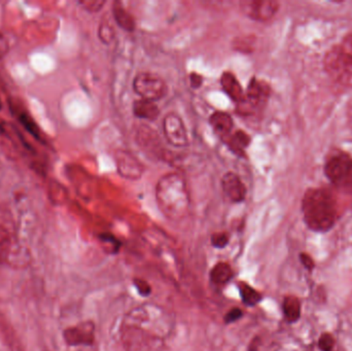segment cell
I'll return each mask as SVG.
<instances>
[{
  "label": "cell",
  "mask_w": 352,
  "mask_h": 351,
  "mask_svg": "<svg viewBox=\"0 0 352 351\" xmlns=\"http://www.w3.org/2000/svg\"><path fill=\"white\" fill-rule=\"evenodd\" d=\"M118 169L127 179H138L142 173V164L129 154H120L118 157Z\"/></svg>",
  "instance_id": "cell-15"
},
{
  "label": "cell",
  "mask_w": 352,
  "mask_h": 351,
  "mask_svg": "<svg viewBox=\"0 0 352 351\" xmlns=\"http://www.w3.org/2000/svg\"><path fill=\"white\" fill-rule=\"evenodd\" d=\"M228 139H230V141L228 142L229 144L230 148H234L235 152L237 154L241 155L242 152L250 146V138L248 134L244 131H236L233 135L228 136ZM225 138V139H226Z\"/></svg>",
  "instance_id": "cell-21"
},
{
  "label": "cell",
  "mask_w": 352,
  "mask_h": 351,
  "mask_svg": "<svg viewBox=\"0 0 352 351\" xmlns=\"http://www.w3.org/2000/svg\"><path fill=\"white\" fill-rule=\"evenodd\" d=\"M230 237L226 232H217L211 235L210 242L214 249H225L229 243Z\"/></svg>",
  "instance_id": "cell-23"
},
{
  "label": "cell",
  "mask_w": 352,
  "mask_h": 351,
  "mask_svg": "<svg viewBox=\"0 0 352 351\" xmlns=\"http://www.w3.org/2000/svg\"><path fill=\"white\" fill-rule=\"evenodd\" d=\"M302 210L308 228L316 232H327L337 220L336 201L326 190H308L302 201Z\"/></svg>",
  "instance_id": "cell-2"
},
{
  "label": "cell",
  "mask_w": 352,
  "mask_h": 351,
  "mask_svg": "<svg viewBox=\"0 0 352 351\" xmlns=\"http://www.w3.org/2000/svg\"><path fill=\"white\" fill-rule=\"evenodd\" d=\"M243 317V311L240 308H232L231 310L228 311L227 315L223 317V321L227 325L236 323Z\"/></svg>",
  "instance_id": "cell-25"
},
{
  "label": "cell",
  "mask_w": 352,
  "mask_h": 351,
  "mask_svg": "<svg viewBox=\"0 0 352 351\" xmlns=\"http://www.w3.org/2000/svg\"><path fill=\"white\" fill-rule=\"evenodd\" d=\"M221 84L226 94L238 104L245 101V92L243 91L239 80L231 72H223L221 78Z\"/></svg>",
  "instance_id": "cell-12"
},
{
  "label": "cell",
  "mask_w": 352,
  "mask_h": 351,
  "mask_svg": "<svg viewBox=\"0 0 352 351\" xmlns=\"http://www.w3.org/2000/svg\"><path fill=\"white\" fill-rule=\"evenodd\" d=\"M63 338L69 346H91L95 341V325L92 321H84L74 327L64 330Z\"/></svg>",
  "instance_id": "cell-9"
},
{
  "label": "cell",
  "mask_w": 352,
  "mask_h": 351,
  "mask_svg": "<svg viewBox=\"0 0 352 351\" xmlns=\"http://www.w3.org/2000/svg\"><path fill=\"white\" fill-rule=\"evenodd\" d=\"M241 12L256 22H267L278 12L279 3L271 0H245L240 2Z\"/></svg>",
  "instance_id": "cell-8"
},
{
  "label": "cell",
  "mask_w": 352,
  "mask_h": 351,
  "mask_svg": "<svg viewBox=\"0 0 352 351\" xmlns=\"http://www.w3.org/2000/svg\"><path fill=\"white\" fill-rule=\"evenodd\" d=\"M163 133L167 141L173 148H186L190 144L184 122L179 115L170 113L163 120Z\"/></svg>",
  "instance_id": "cell-7"
},
{
  "label": "cell",
  "mask_w": 352,
  "mask_h": 351,
  "mask_svg": "<svg viewBox=\"0 0 352 351\" xmlns=\"http://www.w3.org/2000/svg\"><path fill=\"white\" fill-rule=\"evenodd\" d=\"M133 284L140 296L146 298V297H150L151 294H152V286L146 280L135 278L133 280Z\"/></svg>",
  "instance_id": "cell-24"
},
{
  "label": "cell",
  "mask_w": 352,
  "mask_h": 351,
  "mask_svg": "<svg viewBox=\"0 0 352 351\" xmlns=\"http://www.w3.org/2000/svg\"><path fill=\"white\" fill-rule=\"evenodd\" d=\"M113 14L117 24L125 31H133L135 29V21L130 12L124 8L121 2L116 1L113 5Z\"/></svg>",
  "instance_id": "cell-18"
},
{
  "label": "cell",
  "mask_w": 352,
  "mask_h": 351,
  "mask_svg": "<svg viewBox=\"0 0 352 351\" xmlns=\"http://www.w3.org/2000/svg\"><path fill=\"white\" fill-rule=\"evenodd\" d=\"M190 86H192V88H195V89L200 88L201 84H202L203 80H202V76H201L200 74L190 73Z\"/></svg>",
  "instance_id": "cell-31"
},
{
  "label": "cell",
  "mask_w": 352,
  "mask_h": 351,
  "mask_svg": "<svg viewBox=\"0 0 352 351\" xmlns=\"http://www.w3.org/2000/svg\"><path fill=\"white\" fill-rule=\"evenodd\" d=\"M1 109H2V103H1V100H0V111H1Z\"/></svg>",
  "instance_id": "cell-34"
},
{
  "label": "cell",
  "mask_w": 352,
  "mask_h": 351,
  "mask_svg": "<svg viewBox=\"0 0 352 351\" xmlns=\"http://www.w3.org/2000/svg\"><path fill=\"white\" fill-rule=\"evenodd\" d=\"M324 173L337 189L352 194V158L349 155L341 152L331 157L324 166Z\"/></svg>",
  "instance_id": "cell-4"
},
{
  "label": "cell",
  "mask_w": 352,
  "mask_h": 351,
  "mask_svg": "<svg viewBox=\"0 0 352 351\" xmlns=\"http://www.w3.org/2000/svg\"><path fill=\"white\" fill-rule=\"evenodd\" d=\"M324 69L331 78L345 87H352V33L335 45L324 57Z\"/></svg>",
  "instance_id": "cell-3"
},
{
  "label": "cell",
  "mask_w": 352,
  "mask_h": 351,
  "mask_svg": "<svg viewBox=\"0 0 352 351\" xmlns=\"http://www.w3.org/2000/svg\"><path fill=\"white\" fill-rule=\"evenodd\" d=\"M335 340L332 335L330 334H324L322 337L320 338V342H318V346L322 351H333L334 348Z\"/></svg>",
  "instance_id": "cell-26"
},
{
  "label": "cell",
  "mask_w": 352,
  "mask_h": 351,
  "mask_svg": "<svg viewBox=\"0 0 352 351\" xmlns=\"http://www.w3.org/2000/svg\"><path fill=\"white\" fill-rule=\"evenodd\" d=\"M221 188L226 197L233 203H240L245 200L248 190L239 175L236 173H226L221 179Z\"/></svg>",
  "instance_id": "cell-11"
},
{
  "label": "cell",
  "mask_w": 352,
  "mask_h": 351,
  "mask_svg": "<svg viewBox=\"0 0 352 351\" xmlns=\"http://www.w3.org/2000/svg\"><path fill=\"white\" fill-rule=\"evenodd\" d=\"M80 4L85 10H88V12H97L103 8L105 2L100 1V0H94V1H89V0H87V1H80Z\"/></svg>",
  "instance_id": "cell-28"
},
{
  "label": "cell",
  "mask_w": 352,
  "mask_h": 351,
  "mask_svg": "<svg viewBox=\"0 0 352 351\" xmlns=\"http://www.w3.org/2000/svg\"><path fill=\"white\" fill-rule=\"evenodd\" d=\"M209 124L221 137L226 138L231 134L234 121L231 115L225 111H215L209 117Z\"/></svg>",
  "instance_id": "cell-14"
},
{
  "label": "cell",
  "mask_w": 352,
  "mask_h": 351,
  "mask_svg": "<svg viewBox=\"0 0 352 351\" xmlns=\"http://www.w3.org/2000/svg\"><path fill=\"white\" fill-rule=\"evenodd\" d=\"M239 288L240 297H241L242 302L248 307H254L258 305L262 301L263 296L260 292L248 286V284L241 282L238 286Z\"/></svg>",
  "instance_id": "cell-20"
},
{
  "label": "cell",
  "mask_w": 352,
  "mask_h": 351,
  "mask_svg": "<svg viewBox=\"0 0 352 351\" xmlns=\"http://www.w3.org/2000/svg\"><path fill=\"white\" fill-rule=\"evenodd\" d=\"M3 132H4L3 126H2L1 124H0V133H3Z\"/></svg>",
  "instance_id": "cell-33"
},
{
  "label": "cell",
  "mask_w": 352,
  "mask_h": 351,
  "mask_svg": "<svg viewBox=\"0 0 352 351\" xmlns=\"http://www.w3.org/2000/svg\"><path fill=\"white\" fill-rule=\"evenodd\" d=\"M99 38L105 45H109L115 38L116 32L113 30V26L109 23L103 22L101 23L100 27H99Z\"/></svg>",
  "instance_id": "cell-22"
},
{
  "label": "cell",
  "mask_w": 352,
  "mask_h": 351,
  "mask_svg": "<svg viewBox=\"0 0 352 351\" xmlns=\"http://www.w3.org/2000/svg\"><path fill=\"white\" fill-rule=\"evenodd\" d=\"M8 49H10V45H8V39L0 32V59H2L8 54Z\"/></svg>",
  "instance_id": "cell-29"
},
{
  "label": "cell",
  "mask_w": 352,
  "mask_h": 351,
  "mask_svg": "<svg viewBox=\"0 0 352 351\" xmlns=\"http://www.w3.org/2000/svg\"><path fill=\"white\" fill-rule=\"evenodd\" d=\"M270 87L267 82L252 78L245 91V101L242 104L248 105L250 109H260L264 106L270 96Z\"/></svg>",
  "instance_id": "cell-10"
},
{
  "label": "cell",
  "mask_w": 352,
  "mask_h": 351,
  "mask_svg": "<svg viewBox=\"0 0 352 351\" xmlns=\"http://www.w3.org/2000/svg\"><path fill=\"white\" fill-rule=\"evenodd\" d=\"M133 113L138 119L155 121L160 115V109H159L158 105L153 101L140 99V100L134 101Z\"/></svg>",
  "instance_id": "cell-16"
},
{
  "label": "cell",
  "mask_w": 352,
  "mask_h": 351,
  "mask_svg": "<svg viewBox=\"0 0 352 351\" xmlns=\"http://www.w3.org/2000/svg\"><path fill=\"white\" fill-rule=\"evenodd\" d=\"M10 109H12L14 117H16L19 122L22 124L23 127L26 129V131L29 132V133H30L35 139L38 140V141H43L41 130H39L36 122H35L34 120H33V117H31L30 113H29L26 109L19 106L16 102H14V104L10 103Z\"/></svg>",
  "instance_id": "cell-13"
},
{
  "label": "cell",
  "mask_w": 352,
  "mask_h": 351,
  "mask_svg": "<svg viewBox=\"0 0 352 351\" xmlns=\"http://www.w3.org/2000/svg\"><path fill=\"white\" fill-rule=\"evenodd\" d=\"M16 243V225L12 210L0 205V266L8 262Z\"/></svg>",
  "instance_id": "cell-6"
},
{
  "label": "cell",
  "mask_w": 352,
  "mask_h": 351,
  "mask_svg": "<svg viewBox=\"0 0 352 351\" xmlns=\"http://www.w3.org/2000/svg\"><path fill=\"white\" fill-rule=\"evenodd\" d=\"M100 240L102 242L107 243V245H111V253H118L120 251V241L117 238L113 236L111 234H101Z\"/></svg>",
  "instance_id": "cell-27"
},
{
  "label": "cell",
  "mask_w": 352,
  "mask_h": 351,
  "mask_svg": "<svg viewBox=\"0 0 352 351\" xmlns=\"http://www.w3.org/2000/svg\"><path fill=\"white\" fill-rule=\"evenodd\" d=\"M300 260H301V263L303 264L304 267L307 268L308 270L314 269V262L310 256L306 255V253H301L300 255Z\"/></svg>",
  "instance_id": "cell-30"
},
{
  "label": "cell",
  "mask_w": 352,
  "mask_h": 351,
  "mask_svg": "<svg viewBox=\"0 0 352 351\" xmlns=\"http://www.w3.org/2000/svg\"><path fill=\"white\" fill-rule=\"evenodd\" d=\"M133 89L136 94L144 100H161L168 93L166 82L158 74L152 72H140L134 78Z\"/></svg>",
  "instance_id": "cell-5"
},
{
  "label": "cell",
  "mask_w": 352,
  "mask_h": 351,
  "mask_svg": "<svg viewBox=\"0 0 352 351\" xmlns=\"http://www.w3.org/2000/svg\"><path fill=\"white\" fill-rule=\"evenodd\" d=\"M156 199L161 212L170 220H182L190 212V192L179 173H167L159 179Z\"/></svg>",
  "instance_id": "cell-1"
},
{
  "label": "cell",
  "mask_w": 352,
  "mask_h": 351,
  "mask_svg": "<svg viewBox=\"0 0 352 351\" xmlns=\"http://www.w3.org/2000/svg\"><path fill=\"white\" fill-rule=\"evenodd\" d=\"M209 276H210L211 282L217 284V286H223V284H227L228 282H231L234 276V272L230 264L219 262V263L213 266Z\"/></svg>",
  "instance_id": "cell-17"
},
{
  "label": "cell",
  "mask_w": 352,
  "mask_h": 351,
  "mask_svg": "<svg viewBox=\"0 0 352 351\" xmlns=\"http://www.w3.org/2000/svg\"><path fill=\"white\" fill-rule=\"evenodd\" d=\"M283 315L287 323L294 324L301 317V303L294 296L285 297L283 303Z\"/></svg>",
  "instance_id": "cell-19"
},
{
  "label": "cell",
  "mask_w": 352,
  "mask_h": 351,
  "mask_svg": "<svg viewBox=\"0 0 352 351\" xmlns=\"http://www.w3.org/2000/svg\"><path fill=\"white\" fill-rule=\"evenodd\" d=\"M258 346H260V338L256 337L250 342V346H248V351H258Z\"/></svg>",
  "instance_id": "cell-32"
}]
</instances>
